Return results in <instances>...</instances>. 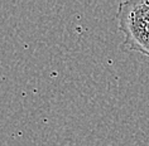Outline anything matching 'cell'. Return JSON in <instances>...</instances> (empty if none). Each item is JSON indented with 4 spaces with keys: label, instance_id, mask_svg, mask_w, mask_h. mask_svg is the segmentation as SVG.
<instances>
[{
    "label": "cell",
    "instance_id": "cell-1",
    "mask_svg": "<svg viewBox=\"0 0 149 146\" xmlns=\"http://www.w3.org/2000/svg\"><path fill=\"white\" fill-rule=\"evenodd\" d=\"M116 18L125 46L149 58V0L121 1Z\"/></svg>",
    "mask_w": 149,
    "mask_h": 146
}]
</instances>
